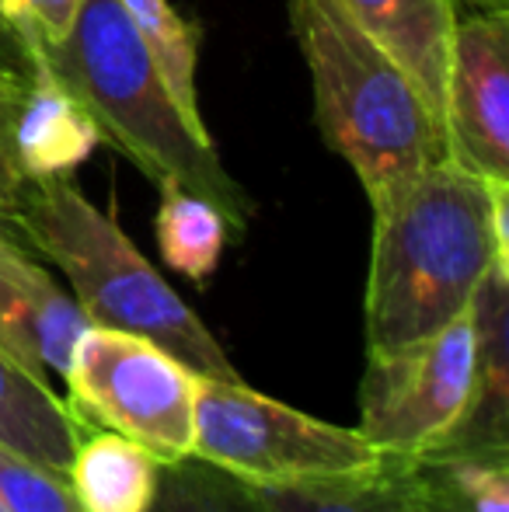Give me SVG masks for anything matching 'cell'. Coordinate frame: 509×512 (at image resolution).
<instances>
[{
  "label": "cell",
  "instance_id": "1",
  "mask_svg": "<svg viewBox=\"0 0 509 512\" xmlns=\"http://www.w3.org/2000/svg\"><path fill=\"white\" fill-rule=\"evenodd\" d=\"M496 262L509 265V182L440 161L374 209L367 352H391L464 314Z\"/></svg>",
  "mask_w": 509,
  "mask_h": 512
},
{
  "label": "cell",
  "instance_id": "2",
  "mask_svg": "<svg viewBox=\"0 0 509 512\" xmlns=\"http://www.w3.org/2000/svg\"><path fill=\"white\" fill-rule=\"evenodd\" d=\"M39 56L95 119L102 140L123 150L157 189L178 185L206 199L227 216L234 237H245L255 203L220 164L210 133L182 115L119 0H81L70 32L42 42Z\"/></svg>",
  "mask_w": 509,
  "mask_h": 512
},
{
  "label": "cell",
  "instance_id": "3",
  "mask_svg": "<svg viewBox=\"0 0 509 512\" xmlns=\"http://www.w3.org/2000/svg\"><path fill=\"white\" fill-rule=\"evenodd\" d=\"M290 25L311 70L321 136L356 171L370 209L447 161L440 115L339 0H290Z\"/></svg>",
  "mask_w": 509,
  "mask_h": 512
},
{
  "label": "cell",
  "instance_id": "4",
  "mask_svg": "<svg viewBox=\"0 0 509 512\" xmlns=\"http://www.w3.org/2000/svg\"><path fill=\"white\" fill-rule=\"evenodd\" d=\"M7 227L67 276L91 324L150 338L199 377L241 380L210 328L164 283L116 216L91 203L70 175L25 182L4 216Z\"/></svg>",
  "mask_w": 509,
  "mask_h": 512
},
{
  "label": "cell",
  "instance_id": "5",
  "mask_svg": "<svg viewBox=\"0 0 509 512\" xmlns=\"http://www.w3.org/2000/svg\"><path fill=\"white\" fill-rule=\"evenodd\" d=\"M67 405L88 425L119 432L161 464L192 457L199 373L133 331L88 324L67 363Z\"/></svg>",
  "mask_w": 509,
  "mask_h": 512
},
{
  "label": "cell",
  "instance_id": "6",
  "mask_svg": "<svg viewBox=\"0 0 509 512\" xmlns=\"http://www.w3.org/2000/svg\"><path fill=\"white\" fill-rule=\"evenodd\" d=\"M192 457L248 485H286L363 471L377 464L381 453L363 439L360 429L304 415L252 391L245 380L203 377Z\"/></svg>",
  "mask_w": 509,
  "mask_h": 512
},
{
  "label": "cell",
  "instance_id": "7",
  "mask_svg": "<svg viewBox=\"0 0 509 512\" xmlns=\"http://www.w3.org/2000/svg\"><path fill=\"white\" fill-rule=\"evenodd\" d=\"M478 335L471 304L429 338L391 352H367L360 425L370 446L391 457H422L447 443L471 405Z\"/></svg>",
  "mask_w": 509,
  "mask_h": 512
},
{
  "label": "cell",
  "instance_id": "8",
  "mask_svg": "<svg viewBox=\"0 0 509 512\" xmlns=\"http://www.w3.org/2000/svg\"><path fill=\"white\" fill-rule=\"evenodd\" d=\"M450 161L485 182H509V11L457 18L443 81Z\"/></svg>",
  "mask_w": 509,
  "mask_h": 512
},
{
  "label": "cell",
  "instance_id": "9",
  "mask_svg": "<svg viewBox=\"0 0 509 512\" xmlns=\"http://www.w3.org/2000/svg\"><path fill=\"white\" fill-rule=\"evenodd\" d=\"M88 324L81 304L0 230V349L35 377H63Z\"/></svg>",
  "mask_w": 509,
  "mask_h": 512
},
{
  "label": "cell",
  "instance_id": "10",
  "mask_svg": "<svg viewBox=\"0 0 509 512\" xmlns=\"http://www.w3.org/2000/svg\"><path fill=\"white\" fill-rule=\"evenodd\" d=\"M478 370L471 405L447 443L433 453L509 457V265L496 262L471 297Z\"/></svg>",
  "mask_w": 509,
  "mask_h": 512
},
{
  "label": "cell",
  "instance_id": "11",
  "mask_svg": "<svg viewBox=\"0 0 509 512\" xmlns=\"http://www.w3.org/2000/svg\"><path fill=\"white\" fill-rule=\"evenodd\" d=\"M25 74L28 91L14 122V157L21 178L39 182V178L74 175L98 147L102 133L81 102L56 81L42 56L28 63Z\"/></svg>",
  "mask_w": 509,
  "mask_h": 512
},
{
  "label": "cell",
  "instance_id": "12",
  "mask_svg": "<svg viewBox=\"0 0 509 512\" xmlns=\"http://www.w3.org/2000/svg\"><path fill=\"white\" fill-rule=\"evenodd\" d=\"M353 21L419 84L443 122V81L461 11L454 0H339Z\"/></svg>",
  "mask_w": 509,
  "mask_h": 512
},
{
  "label": "cell",
  "instance_id": "13",
  "mask_svg": "<svg viewBox=\"0 0 509 512\" xmlns=\"http://www.w3.org/2000/svg\"><path fill=\"white\" fill-rule=\"evenodd\" d=\"M91 425L77 415L49 380L0 349V446L67 478L70 457Z\"/></svg>",
  "mask_w": 509,
  "mask_h": 512
},
{
  "label": "cell",
  "instance_id": "14",
  "mask_svg": "<svg viewBox=\"0 0 509 512\" xmlns=\"http://www.w3.org/2000/svg\"><path fill=\"white\" fill-rule=\"evenodd\" d=\"M161 460L119 432H88L67 467L84 512H150L161 485Z\"/></svg>",
  "mask_w": 509,
  "mask_h": 512
},
{
  "label": "cell",
  "instance_id": "15",
  "mask_svg": "<svg viewBox=\"0 0 509 512\" xmlns=\"http://www.w3.org/2000/svg\"><path fill=\"white\" fill-rule=\"evenodd\" d=\"M401 512H509V457H482V453L412 457Z\"/></svg>",
  "mask_w": 509,
  "mask_h": 512
},
{
  "label": "cell",
  "instance_id": "16",
  "mask_svg": "<svg viewBox=\"0 0 509 512\" xmlns=\"http://www.w3.org/2000/svg\"><path fill=\"white\" fill-rule=\"evenodd\" d=\"M412 457H391L363 471L332 474V478L286 481V485H255L265 512H401Z\"/></svg>",
  "mask_w": 509,
  "mask_h": 512
},
{
  "label": "cell",
  "instance_id": "17",
  "mask_svg": "<svg viewBox=\"0 0 509 512\" xmlns=\"http://www.w3.org/2000/svg\"><path fill=\"white\" fill-rule=\"evenodd\" d=\"M154 234L168 269H175L192 283H206L220 265L231 223L213 203L178 189V185H168L161 189Z\"/></svg>",
  "mask_w": 509,
  "mask_h": 512
},
{
  "label": "cell",
  "instance_id": "18",
  "mask_svg": "<svg viewBox=\"0 0 509 512\" xmlns=\"http://www.w3.org/2000/svg\"><path fill=\"white\" fill-rule=\"evenodd\" d=\"M129 25L143 39L147 53L154 56L171 98L182 108V115L196 129H206L199 115L196 95V60H199V28L185 21L168 0H119Z\"/></svg>",
  "mask_w": 509,
  "mask_h": 512
},
{
  "label": "cell",
  "instance_id": "19",
  "mask_svg": "<svg viewBox=\"0 0 509 512\" xmlns=\"http://www.w3.org/2000/svg\"><path fill=\"white\" fill-rule=\"evenodd\" d=\"M150 512H265V506L255 485L199 457H185L161 467V485Z\"/></svg>",
  "mask_w": 509,
  "mask_h": 512
},
{
  "label": "cell",
  "instance_id": "20",
  "mask_svg": "<svg viewBox=\"0 0 509 512\" xmlns=\"http://www.w3.org/2000/svg\"><path fill=\"white\" fill-rule=\"evenodd\" d=\"M0 502L11 512H84L63 474L0 446Z\"/></svg>",
  "mask_w": 509,
  "mask_h": 512
},
{
  "label": "cell",
  "instance_id": "21",
  "mask_svg": "<svg viewBox=\"0 0 509 512\" xmlns=\"http://www.w3.org/2000/svg\"><path fill=\"white\" fill-rule=\"evenodd\" d=\"M11 25L21 42V70L39 56L42 42H60L77 18L81 0H7Z\"/></svg>",
  "mask_w": 509,
  "mask_h": 512
},
{
  "label": "cell",
  "instance_id": "22",
  "mask_svg": "<svg viewBox=\"0 0 509 512\" xmlns=\"http://www.w3.org/2000/svg\"><path fill=\"white\" fill-rule=\"evenodd\" d=\"M0 53L18 56V63H21V42H18V35H14L11 4H7V0H0Z\"/></svg>",
  "mask_w": 509,
  "mask_h": 512
},
{
  "label": "cell",
  "instance_id": "23",
  "mask_svg": "<svg viewBox=\"0 0 509 512\" xmlns=\"http://www.w3.org/2000/svg\"><path fill=\"white\" fill-rule=\"evenodd\" d=\"M509 0H454L457 11H506Z\"/></svg>",
  "mask_w": 509,
  "mask_h": 512
},
{
  "label": "cell",
  "instance_id": "24",
  "mask_svg": "<svg viewBox=\"0 0 509 512\" xmlns=\"http://www.w3.org/2000/svg\"><path fill=\"white\" fill-rule=\"evenodd\" d=\"M0 512H11V509H7V506H4V502H0Z\"/></svg>",
  "mask_w": 509,
  "mask_h": 512
}]
</instances>
